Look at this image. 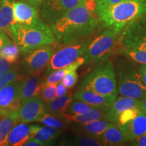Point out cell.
I'll return each mask as SVG.
<instances>
[{
  "mask_svg": "<svg viewBox=\"0 0 146 146\" xmlns=\"http://www.w3.org/2000/svg\"><path fill=\"white\" fill-rule=\"evenodd\" d=\"M95 0L67 11L50 24L58 45H67L90 35L98 26Z\"/></svg>",
  "mask_w": 146,
  "mask_h": 146,
  "instance_id": "obj_1",
  "label": "cell"
},
{
  "mask_svg": "<svg viewBox=\"0 0 146 146\" xmlns=\"http://www.w3.org/2000/svg\"><path fill=\"white\" fill-rule=\"evenodd\" d=\"M96 13L106 27L120 32L146 15V0H129L96 6Z\"/></svg>",
  "mask_w": 146,
  "mask_h": 146,
  "instance_id": "obj_2",
  "label": "cell"
},
{
  "mask_svg": "<svg viewBox=\"0 0 146 146\" xmlns=\"http://www.w3.org/2000/svg\"><path fill=\"white\" fill-rule=\"evenodd\" d=\"M7 35L24 54L38 47L54 44L56 42V36L47 23L40 26L14 24Z\"/></svg>",
  "mask_w": 146,
  "mask_h": 146,
  "instance_id": "obj_3",
  "label": "cell"
},
{
  "mask_svg": "<svg viewBox=\"0 0 146 146\" xmlns=\"http://www.w3.org/2000/svg\"><path fill=\"white\" fill-rule=\"evenodd\" d=\"M80 89L94 91L114 101L117 98V80L110 60L102 61L82 81Z\"/></svg>",
  "mask_w": 146,
  "mask_h": 146,
  "instance_id": "obj_4",
  "label": "cell"
},
{
  "mask_svg": "<svg viewBox=\"0 0 146 146\" xmlns=\"http://www.w3.org/2000/svg\"><path fill=\"white\" fill-rule=\"evenodd\" d=\"M118 94L141 100L146 96V87L142 83L138 69L128 61L120 62L117 67Z\"/></svg>",
  "mask_w": 146,
  "mask_h": 146,
  "instance_id": "obj_5",
  "label": "cell"
},
{
  "mask_svg": "<svg viewBox=\"0 0 146 146\" xmlns=\"http://www.w3.org/2000/svg\"><path fill=\"white\" fill-rule=\"evenodd\" d=\"M120 33L110 29L90 42L84 56L85 63L104 61L114 52H118L121 47H119Z\"/></svg>",
  "mask_w": 146,
  "mask_h": 146,
  "instance_id": "obj_6",
  "label": "cell"
},
{
  "mask_svg": "<svg viewBox=\"0 0 146 146\" xmlns=\"http://www.w3.org/2000/svg\"><path fill=\"white\" fill-rule=\"evenodd\" d=\"M90 42L89 41H76L65 45L64 47L56 51L47 65L45 74L48 75L54 71L66 66L76 61L78 58L85 54Z\"/></svg>",
  "mask_w": 146,
  "mask_h": 146,
  "instance_id": "obj_7",
  "label": "cell"
},
{
  "mask_svg": "<svg viewBox=\"0 0 146 146\" xmlns=\"http://www.w3.org/2000/svg\"><path fill=\"white\" fill-rule=\"evenodd\" d=\"M53 45L38 47L25 54L22 65L27 75L39 74L47 68L53 54L56 52V47Z\"/></svg>",
  "mask_w": 146,
  "mask_h": 146,
  "instance_id": "obj_8",
  "label": "cell"
},
{
  "mask_svg": "<svg viewBox=\"0 0 146 146\" xmlns=\"http://www.w3.org/2000/svg\"><path fill=\"white\" fill-rule=\"evenodd\" d=\"M87 0H44L39 8V14L45 23H52L67 11L83 5Z\"/></svg>",
  "mask_w": 146,
  "mask_h": 146,
  "instance_id": "obj_9",
  "label": "cell"
},
{
  "mask_svg": "<svg viewBox=\"0 0 146 146\" xmlns=\"http://www.w3.org/2000/svg\"><path fill=\"white\" fill-rule=\"evenodd\" d=\"M45 112V102L40 97H34L22 104L17 111L9 114H12L18 123H29L37 122Z\"/></svg>",
  "mask_w": 146,
  "mask_h": 146,
  "instance_id": "obj_10",
  "label": "cell"
},
{
  "mask_svg": "<svg viewBox=\"0 0 146 146\" xmlns=\"http://www.w3.org/2000/svg\"><path fill=\"white\" fill-rule=\"evenodd\" d=\"M123 46L146 51V15L126 29L123 33Z\"/></svg>",
  "mask_w": 146,
  "mask_h": 146,
  "instance_id": "obj_11",
  "label": "cell"
},
{
  "mask_svg": "<svg viewBox=\"0 0 146 146\" xmlns=\"http://www.w3.org/2000/svg\"><path fill=\"white\" fill-rule=\"evenodd\" d=\"M14 24L27 26H40L46 23L40 17L38 8L28 3L18 1L14 3Z\"/></svg>",
  "mask_w": 146,
  "mask_h": 146,
  "instance_id": "obj_12",
  "label": "cell"
},
{
  "mask_svg": "<svg viewBox=\"0 0 146 146\" xmlns=\"http://www.w3.org/2000/svg\"><path fill=\"white\" fill-rule=\"evenodd\" d=\"M20 81L8 84L0 90V113H11L17 111L21 106L19 100Z\"/></svg>",
  "mask_w": 146,
  "mask_h": 146,
  "instance_id": "obj_13",
  "label": "cell"
},
{
  "mask_svg": "<svg viewBox=\"0 0 146 146\" xmlns=\"http://www.w3.org/2000/svg\"><path fill=\"white\" fill-rule=\"evenodd\" d=\"M43 83V78L39 74H29L20 81L19 100L21 103L39 96Z\"/></svg>",
  "mask_w": 146,
  "mask_h": 146,
  "instance_id": "obj_14",
  "label": "cell"
},
{
  "mask_svg": "<svg viewBox=\"0 0 146 146\" xmlns=\"http://www.w3.org/2000/svg\"><path fill=\"white\" fill-rule=\"evenodd\" d=\"M141 100L126 96H120L106 108V120L116 124L118 115L123 111L133 108H139Z\"/></svg>",
  "mask_w": 146,
  "mask_h": 146,
  "instance_id": "obj_15",
  "label": "cell"
},
{
  "mask_svg": "<svg viewBox=\"0 0 146 146\" xmlns=\"http://www.w3.org/2000/svg\"><path fill=\"white\" fill-rule=\"evenodd\" d=\"M63 132L62 129L54 128L50 126L31 125L30 138L35 139L45 145H51L55 143L58 137Z\"/></svg>",
  "mask_w": 146,
  "mask_h": 146,
  "instance_id": "obj_16",
  "label": "cell"
},
{
  "mask_svg": "<svg viewBox=\"0 0 146 146\" xmlns=\"http://www.w3.org/2000/svg\"><path fill=\"white\" fill-rule=\"evenodd\" d=\"M118 127L123 131L127 142L146 135V114L141 112L131 121Z\"/></svg>",
  "mask_w": 146,
  "mask_h": 146,
  "instance_id": "obj_17",
  "label": "cell"
},
{
  "mask_svg": "<svg viewBox=\"0 0 146 146\" xmlns=\"http://www.w3.org/2000/svg\"><path fill=\"white\" fill-rule=\"evenodd\" d=\"M106 108H94L87 112L79 114H68L64 113L61 119L64 121L74 123H85L96 120H106Z\"/></svg>",
  "mask_w": 146,
  "mask_h": 146,
  "instance_id": "obj_18",
  "label": "cell"
},
{
  "mask_svg": "<svg viewBox=\"0 0 146 146\" xmlns=\"http://www.w3.org/2000/svg\"><path fill=\"white\" fill-rule=\"evenodd\" d=\"M73 99L84 102L95 107L100 108L108 107L113 102L110 98L94 91L81 89L73 96Z\"/></svg>",
  "mask_w": 146,
  "mask_h": 146,
  "instance_id": "obj_19",
  "label": "cell"
},
{
  "mask_svg": "<svg viewBox=\"0 0 146 146\" xmlns=\"http://www.w3.org/2000/svg\"><path fill=\"white\" fill-rule=\"evenodd\" d=\"M98 139L102 145H122L127 143L123 131L116 124L111 123L106 129L99 137Z\"/></svg>",
  "mask_w": 146,
  "mask_h": 146,
  "instance_id": "obj_20",
  "label": "cell"
},
{
  "mask_svg": "<svg viewBox=\"0 0 146 146\" xmlns=\"http://www.w3.org/2000/svg\"><path fill=\"white\" fill-rule=\"evenodd\" d=\"M110 123L105 119H100L85 123H79L74 127L76 132L98 139Z\"/></svg>",
  "mask_w": 146,
  "mask_h": 146,
  "instance_id": "obj_21",
  "label": "cell"
},
{
  "mask_svg": "<svg viewBox=\"0 0 146 146\" xmlns=\"http://www.w3.org/2000/svg\"><path fill=\"white\" fill-rule=\"evenodd\" d=\"M31 125L18 123L10 131L6 146H22L30 138Z\"/></svg>",
  "mask_w": 146,
  "mask_h": 146,
  "instance_id": "obj_22",
  "label": "cell"
},
{
  "mask_svg": "<svg viewBox=\"0 0 146 146\" xmlns=\"http://www.w3.org/2000/svg\"><path fill=\"white\" fill-rule=\"evenodd\" d=\"M16 0H1L0 3V31L8 33L14 24L13 5Z\"/></svg>",
  "mask_w": 146,
  "mask_h": 146,
  "instance_id": "obj_23",
  "label": "cell"
},
{
  "mask_svg": "<svg viewBox=\"0 0 146 146\" xmlns=\"http://www.w3.org/2000/svg\"><path fill=\"white\" fill-rule=\"evenodd\" d=\"M72 100L73 96L70 93L62 96H57L52 101L45 103L46 112H50L61 118L62 116L66 111L69 104Z\"/></svg>",
  "mask_w": 146,
  "mask_h": 146,
  "instance_id": "obj_24",
  "label": "cell"
},
{
  "mask_svg": "<svg viewBox=\"0 0 146 146\" xmlns=\"http://www.w3.org/2000/svg\"><path fill=\"white\" fill-rule=\"evenodd\" d=\"M83 64H85V58L81 57L78 58L76 61L71 63L70 64L63 67V68L58 69V70H55L52 73H50V74H48L46 80L43 82V85H47V84L51 83H57L58 82L61 81L62 79L67 74H68V73L72 72L74 70H76Z\"/></svg>",
  "mask_w": 146,
  "mask_h": 146,
  "instance_id": "obj_25",
  "label": "cell"
},
{
  "mask_svg": "<svg viewBox=\"0 0 146 146\" xmlns=\"http://www.w3.org/2000/svg\"><path fill=\"white\" fill-rule=\"evenodd\" d=\"M18 123L17 120L9 113L0 116V146H6L9 134Z\"/></svg>",
  "mask_w": 146,
  "mask_h": 146,
  "instance_id": "obj_26",
  "label": "cell"
},
{
  "mask_svg": "<svg viewBox=\"0 0 146 146\" xmlns=\"http://www.w3.org/2000/svg\"><path fill=\"white\" fill-rule=\"evenodd\" d=\"M63 145L75 146H101L102 144L98 138L87 135H76L64 141Z\"/></svg>",
  "mask_w": 146,
  "mask_h": 146,
  "instance_id": "obj_27",
  "label": "cell"
},
{
  "mask_svg": "<svg viewBox=\"0 0 146 146\" xmlns=\"http://www.w3.org/2000/svg\"><path fill=\"white\" fill-rule=\"evenodd\" d=\"M118 54L127 56L133 62L140 64H146V51L133 47H127L122 45Z\"/></svg>",
  "mask_w": 146,
  "mask_h": 146,
  "instance_id": "obj_28",
  "label": "cell"
},
{
  "mask_svg": "<svg viewBox=\"0 0 146 146\" xmlns=\"http://www.w3.org/2000/svg\"><path fill=\"white\" fill-rule=\"evenodd\" d=\"M21 53V51L19 47L12 41L0 50V56L14 64L18 60Z\"/></svg>",
  "mask_w": 146,
  "mask_h": 146,
  "instance_id": "obj_29",
  "label": "cell"
},
{
  "mask_svg": "<svg viewBox=\"0 0 146 146\" xmlns=\"http://www.w3.org/2000/svg\"><path fill=\"white\" fill-rule=\"evenodd\" d=\"M94 108L100 107H95L94 106L89 104L85 103L84 102L76 100H72L70 103L69 104L65 113L68 114H83V113L87 112L88 111L91 110V109Z\"/></svg>",
  "mask_w": 146,
  "mask_h": 146,
  "instance_id": "obj_30",
  "label": "cell"
},
{
  "mask_svg": "<svg viewBox=\"0 0 146 146\" xmlns=\"http://www.w3.org/2000/svg\"><path fill=\"white\" fill-rule=\"evenodd\" d=\"M37 122H39L43 125L50 127L57 128V129H65L66 127L65 123L61 118H58V116L51 114L50 112H45L38 119Z\"/></svg>",
  "mask_w": 146,
  "mask_h": 146,
  "instance_id": "obj_31",
  "label": "cell"
},
{
  "mask_svg": "<svg viewBox=\"0 0 146 146\" xmlns=\"http://www.w3.org/2000/svg\"><path fill=\"white\" fill-rule=\"evenodd\" d=\"M142 112L139 108H133L126 110L118 115L116 125L122 126L125 125L135 118L139 114Z\"/></svg>",
  "mask_w": 146,
  "mask_h": 146,
  "instance_id": "obj_32",
  "label": "cell"
},
{
  "mask_svg": "<svg viewBox=\"0 0 146 146\" xmlns=\"http://www.w3.org/2000/svg\"><path fill=\"white\" fill-rule=\"evenodd\" d=\"M39 96L45 103L55 99L58 96L56 92V83L42 85Z\"/></svg>",
  "mask_w": 146,
  "mask_h": 146,
  "instance_id": "obj_33",
  "label": "cell"
},
{
  "mask_svg": "<svg viewBox=\"0 0 146 146\" xmlns=\"http://www.w3.org/2000/svg\"><path fill=\"white\" fill-rule=\"evenodd\" d=\"M78 79V76L77 72L76 70L72 71L68 74H67L62 79L61 82L68 89H71L75 85V84L77 83Z\"/></svg>",
  "mask_w": 146,
  "mask_h": 146,
  "instance_id": "obj_34",
  "label": "cell"
},
{
  "mask_svg": "<svg viewBox=\"0 0 146 146\" xmlns=\"http://www.w3.org/2000/svg\"><path fill=\"white\" fill-rule=\"evenodd\" d=\"M1 76H3V78L6 81L8 84L13 83V82L17 81L20 77L19 68L18 67L14 66L12 70L8 71V72Z\"/></svg>",
  "mask_w": 146,
  "mask_h": 146,
  "instance_id": "obj_35",
  "label": "cell"
},
{
  "mask_svg": "<svg viewBox=\"0 0 146 146\" xmlns=\"http://www.w3.org/2000/svg\"><path fill=\"white\" fill-rule=\"evenodd\" d=\"M13 64L10 62L5 58H0V76L5 74L8 71L12 70L14 68Z\"/></svg>",
  "mask_w": 146,
  "mask_h": 146,
  "instance_id": "obj_36",
  "label": "cell"
},
{
  "mask_svg": "<svg viewBox=\"0 0 146 146\" xmlns=\"http://www.w3.org/2000/svg\"><path fill=\"white\" fill-rule=\"evenodd\" d=\"M128 145L133 146H146V135L139 136L135 139H133L127 141Z\"/></svg>",
  "mask_w": 146,
  "mask_h": 146,
  "instance_id": "obj_37",
  "label": "cell"
},
{
  "mask_svg": "<svg viewBox=\"0 0 146 146\" xmlns=\"http://www.w3.org/2000/svg\"><path fill=\"white\" fill-rule=\"evenodd\" d=\"M12 42V39L7 35L5 32L0 31V50Z\"/></svg>",
  "mask_w": 146,
  "mask_h": 146,
  "instance_id": "obj_38",
  "label": "cell"
},
{
  "mask_svg": "<svg viewBox=\"0 0 146 146\" xmlns=\"http://www.w3.org/2000/svg\"><path fill=\"white\" fill-rule=\"evenodd\" d=\"M126 1H129V0H95V1H96V6L116 4V3Z\"/></svg>",
  "mask_w": 146,
  "mask_h": 146,
  "instance_id": "obj_39",
  "label": "cell"
},
{
  "mask_svg": "<svg viewBox=\"0 0 146 146\" xmlns=\"http://www.w3.org/2000/svg\"><path fill=\"white\" fill-rule=\"evenodd\" d=\"M56 92L58 96H62L68 93V88L61 81L56 83Z\"/></svg>",
  "mask_w": 146,
  "mask_h": 146,
  "instance_id": "obj_40",
  "label": "cell"
},
{
  "mask_svg": "<svg viewBox=\"0 0 146 146\" xmlns=\"http://www.w3.org/2000/svg\"><path fill=\"white\" fill-rule=\"evenodd\" d=\"M137 69L142 83L146 87V64H141L139 66Z\"/></svg>",
  "mask_w": 146,
  "mask_h": 146,
  "instance_id": "obj_41",
  "label": "cell"
},
{
  "mask_svg": "<svg viewBox=\"0 0 146 146\" xmlns=\"http://www.w3.org/2000/svg\"><path fill=\"white\" fill-rule=\"evenodd\" d=\"M18 1H23V2L27 3L28 4L31 5L39 9L44 0H18Z\"/></svg>",
  "mask_w": 146,
  "mask_h": 146,
  "instance_id": "obj_42",
  "label": "cell"
},
{
  "mask_svg": "<svg viewBox=\"0 0 146 146\" xmlns=\"http://www.w3.org/2000/svg\"><path fill=\"white\" fill-rule=\"evenodd\" d=\"M25 146H44L43 143L38 140L33 138H29V139L25 143Z\"/></svg>",
  "mask_w": 146,
  "mask_h": 146,
  "instance_id": "obj_43",
  "label": "cell"
},
{
  "mask_svg": "<svg viewBox=\"0 0 146 146\" xmlns=\"http://www.w3.org/2000/svg\"><path fill=\"white\" fill-rule=\"evenodd\" d=\"M139 108L142 112L146 114V96L141 100V104H140Z\"/></svg>",
  "mask_w": 146,
  "mask_h": 146,
  "instance_id": "obj_44",
  "label": "cell"
},
{
  "mask_svg": "<svg viewBox=\"0 0 146 146\" xmlns=\"http://www.w3.org/2000/svg\"><path fill=\"white\" fill-rule=\"evenodd\" d=\"M7 85H8V83H7L6 81L3 78V76H0V90Z\"/></svg>",
  "mask_w": 146,
  "mask_h": 146,
  "instance_id": "obj_45",
  "label": "cell"
},
{
  "mask_svg": "<svg viewBox=\"0 0 146 146\" xmlns=\"http://www.w3.org/2000/svg\"><path fill=\"white\" fill-rule=\"evenodd\" d=\"M1 0H0V3H1Z\"/></svg>",
  "mask_w": 146,
  "mask_h": 146,
  "instance_id": "obj_46",
  "label": "cell"
},
{
  "mask_svg": "<svg viewBox=\"0 0 146 146\" xmlns=\"http://www.w3.org/2000/svg\"><path fill=\"white\" fill-rule=\"evenodd\" d=\"M0 58H1V56H0Z\"/></svg>",
  "mask_w": 146,
  "mask_h": 146,
  "instance_id": "obj_47",
  "label": "cell"
},
{
  "mask_svg": "<svg viewBox=\"0 0 146 146\" xmlns=\"http://www.w3.org/2000/svg\"><path fill=\"white\" fill-rule=\"evenodd\" d=\"M0 116H1V115H0Z\"/></svg>",
  "mask_w": 146,
  "mask_h": 146,
  "instance_id": "obj_48",
  "label": "cell"
}]
</instances>
